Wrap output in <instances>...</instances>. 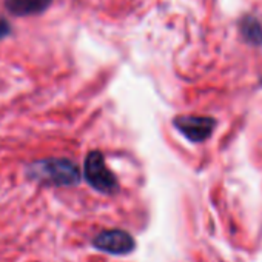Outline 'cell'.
<instances>
[{"label": "cell", "mask_w": 262, "mask_h": 262, "mask_svg": "<svg viewBox=\"0 0 262 262\" xmlns=\"http://www.w3.org/2000/svg\"><path fill=\"white\" fill-rule=\"evenodd\" d=\"M27 174L33 181L56 187L76 185L80 179L79 168L68 159H42L27 167Z\"/></svg>", "instance_id": "1"}, {"label": "cell", "mask_w": 262, "mask_h": 262, "mask_svg": "<svg viewBox=\"0 0 262 262\" xmlns=\"http://www.w3.org/2000/svg\"><path fill=\"white\" fill-rule=\"evenodd\" d=\"M83 173H85V179L88 181V184L93 188H96L97 191L106 193V194H113L117 191V187H119L117 181L111 174V171L106 168L102 153L91 151L86 156L85 165H83Z\"/></svg>", "instance_id": "2"}, {"label": "cell", "mask_w": 262, "mask_h": 262, "mask_svg": "<svg viewBox=\"0 0 262 262\" xmlns=\"http://www.w3.org/2000/svg\"><path fill=\"white\" fill-rule=\"evenodd\" d=\"M93 245L106 253L125 254V253L133 251L135 241L128 233H125L122 230H106L94 237Z\"/></svg>", "instance_id": "3"}, {"label": "cell", "mask_w": 262, "mask_h": 262, "mask_svg": "<svg viewBox=\"0 0 262 262\" xmlns=\"http://www.w3.org/2000/svg\"><path fill=\"white\" fill-rule=\"evenodd\" d=\"M174 125L185 138H188L193 142H201L211 135L214 120L210 117L181 116L174 119Z\"/></svg>", "instance_id": "4"}, {"label": "cell", "mask_w": 262, "mask_h": 262, "mask_svg": "<svg viewBox=\"0 0 262 262\" xmlns=\"http://www.w3.org/2000/svg\"><path fill=\"white\" fill-rule=\"evenodd\" d=\"M53 0H4L5 10L14 17H30L45 13Z\"/></svg>", "instance_id": "5"}, {"label": "cell", "mask_w": 262, "mask_h": 262, "mask_svg": "<svg viewBox=\"0 0 262 262\" xmlns=\"http://www.w3.org/2000/svg\"><path fill=\"white\" fill-rule=\"evenodd\" d=\"M239 30L242 37L248 43L254 47H259L262 43V24L254 16H244L239 22Z\"/></svg>", "instance_id": "6"}, {"label": "cell", "mask_w": 262, "mask_h": 262, "mask_svg": "<svg viewBox=\"0 0 262 262\" xmlns=\"http://www.w3.org/2000/svg\"><path fill=\"white\" fill-rule=\"evenodd\" d=\"M11 31H13V27H11V24H10V22H8L5 17L0 16V40L7 39V37L11 34Z\"/></svg>", "instance_id": "7"}]
</instances>
